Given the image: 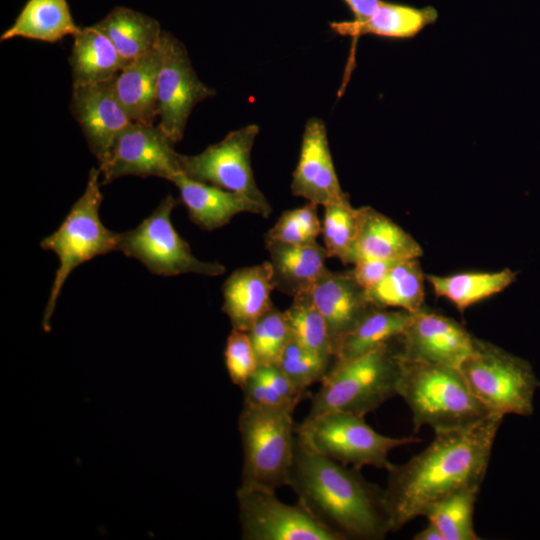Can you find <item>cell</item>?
Here are the masks:
<instances>
[{
  "label": "cell",
  "mask_w": 540,
  "mask_h": 540,
  "mask_svg": "<svg viewBox=\"0 0 540 540\" xmlns=\"http://www.w3.org/2000/svg\"><path fill=\"white\" fill-rule=\"evenodd\" d=\"M517 272H462L449 276L426 275L435 294L449 300L460 312L502 292L516 280Z\"/></svg>",
  "instance_id": "obj_28"
},
{
  "label": "cell",
  "mask_w": 540,
  "mask_h": 540,
  "mask_svg": "<svg viewBox=\"0 0 540 540\" xmlns=\"http://www.w3.org/2000/svg\"><path fill=\"white\" fill-rule=\"evenodd\" d=\"M287 486L342 540H381L391 532L384 488L367 481L359 469L317 453L297 435Z\"/></svg>",
  "instance_id": "obj_2"
},
{
  "label": "cell",
  "mask_w": 540,
  "mask_h": 540,
  "mask_svg": "<svg viewBox=\"0 0 540 540\" xmlns=\"http://www.w3.org/2000/svg\"><path fill=\"white\" fill-rule=\"evenodd\" d=\"M437 10L432 6L417 8L405 4L381 1L376 11L365 21L331 22L330 28L341 36L355 40L363 35L390 39H408L435 23Z\"/></svg>",
  "instance_id": "obj_22"
},
{
  "label": "cell",
  "mask_w": 540,
  "mask_h": 540,
  "mask_svg": "<svg viewBox=\"0 0 540 540\" xmlns=\"http://www.w3.org/2000/svg\"><path fill=\"white\" fill-rule=\"evenodd\" d=\"M354 15L353 21L367 20L378 8L382 0H343Z\"/></svg>",
  "instance_id": "obj_39"
},
{
  "label": "cell",
  "mask_w": 540,
  "mask_h": 540,
  "mask_svg": "<svg viewBox=\"0 0 540 540\" xmlns=\"http://www.w3.org/2000/svg\"><path fill=\"white\" fill-rule=\"evenodd\" d=\"M413 316V312L403 309L373 308L344 338L334 357L335 361L356 358L400 337Z\"/></svg>",
  "instance_id": "obj_27"
},
{
  "label": "cell",
  "mask_w": 540,
  "mask_h": 540,
  "mask_svg": "<svg viewBox=\"0 0 540 540\" xmlns=\"http://www.w3.org/2000/svg\"><path fill=\"white\" fill-rule=\"evenodd\" d=\"M241 390L243 391V404L245 405L293 412L295 410L255 373L241 387Z\"/></svg>",
  "instance_id": "obj_37"
},
{
  "label": "cell",
  "mask_w": 540,
  "mask_h": 540,
  "mask_svg": "<svg viewBox=\"0 0 540 540\" xmlns=\"http://www.w3.org/2000/svg\"><path fill=\"white\" fill-rule=\"evenodd\" d=\"M459 371L473 395L492 414L532 415L540 381L527 360L478 339L475 351Z\"/></svg>",
  "instance_id": "obj_7"
},
{
  "label": "cell",
  "mask_w": 540,
  "mask_h": 540,
  "mask_svg": "<svg viewBox=\"0 0 540 540\" xmlns=\"http://www.w3.org/2000/svg\"><path fill=\"white\" fill-rule=\"evenodd\" d=\"M172 182L188 210L190 220L203 230L213 231L228 224L237 214L248 212L268 217L258 204L215 185L200 182L180 173Z\"/></svg>",
  "instance_id": "obj_19"
},
{
  "label": "cell",
  "mask_w": 540,
  "mask_h": 540,
  "mask_svg": "<svg viewBox=\"0 0 540 540\" xmlns=\"http://www.w3.org/2000/svg\"><path fill=\"white\" fill-rule=\"evenodd\" d=\"M177 204L178 201L168 194L137 227L119 233L118 251L137 259L151 273L159 276L185 273L211 277L222 275L226 270L222 264L197 259L189 244L174 228L171 214Z\"/></svg>",
  "instance_id": "obj_9"
},
{
  "label": "cell",
  "mask_w": 540,
  "mask_h": 540,
  "mask_svg": "<svg viewBox=\"0 0 540 540\" xmlns=\"http://www.w3.org/2000/svg\"><path fill=\"white\" fill-rule=\"evenodd\" d=\"M291 191L317 206L349 199L343 192L330 153L325 123L310 118L302 136L297 166L292 175Z\"/></svg>",
  "instance_id": "obj_16"
},
{
  "label": "cell",
  "mask_w": 540,
  "mask_h": 540,
  "mask_svg": "<svg viewBox=\"0 0 540 540\" xmlns=\"http://www.w3.org/2000/svg\"><path fill=\"white\" fill-rule=\"evenodd\" d=\"M397 394L410 408L417 433L429 426L435 433L473 426L492 414L470 391L457 368L399 357Z\"/></svg>",
  "instance_id": "obj_3"
},
{
  "label": "cell",
  "mask_w": 540,
  "mask_h": 540,
  "mask_svg": "<svg viewBox=\"0 0 540 540\" xmlns=\"http://www.w3.org/2000/svg\"><path fill=\"white\" fill-rule=\"evenodd\" d=\"M96 25L128 64L154 49L163 32L154 18L123 6L113 8Z\"/></svg>",
  "instance_id": "obj_26"
},
{
  "label": "cell",
  "mask_w": 540,
  "mask_h": 540,
  "mask_svg": "<svg viewBox=\"0 0 540 540\" xmlns=\"http://www.w3.org/2000/svg\"><path fill=\"white\" fill-rule=\"evenodd\" d=\"M423 250L404 229L370 206L358 208L355 262L360 259H418ZM354 262V263H355Z\"/></svg>",
  "instance_id": "obj_21"
},
{
  "label": "cell",
  "mask_w": 540,
  "mask_h": 540,
  "mask_svg": "<svg viewBox=\"0 0 540 540\" xmlns=\"http://www.w3.org/2000/svg\"><path fill=\"white\" fill-rule=\"evenodd\" d=\"M115 77L72 86L70 111L99 163L105 160L120 133L132 123L116 96Z\"/></svg>",
  "instance_id": "obj_15"
},
{
  "label": "cell",
  "mask_w": 540,
  "mask_h": 540,
  "mask_svg": "<svg viewBox=\"0 0 540 540\" xmlns=\"http://www.w3.org/2000/svg\"><path fill=\"white\" fill-rule=\"evenodd\" d=\"M224 362L230 380L241 388L258 366L254 349L246 331L231 330L224 349Z\"/></svg>",
  "instance_id": "obj_36"
},
{
  "label": "cell",
  "mask_w": 540,
  "mask_h": 540,
  "mask_svg": "<svg viewBox=\"0 0 540 540\" xmlns=\"http://www.w3.org/2000/svg\"><path fill=\"white\" fill-rule=\"evenodd\" d=\"M160 48L131 62L114 79V90L132 122L152 125L158 118L157 75Z\"/></svg>",
  "instance_id": "obj_23"
},
{
  "label": "cell",
  "mask_w": 540,
  "mask_h": 540,
  "mask_svg": "<svg viewBox=\"0 0 540 540\" xmlns=\"http://www.w3.org/2000/svg\"><path fill=\"white\" fill-rule=\"evenodd\" d=\"M295 426L293 411L243 404L238 418L243 449L241 487L276 491L288 485Z\"/></svg>",
  "instance_id": "obj_6"
},
{
  "label": "cell",
  "mask_w": 540,
  "mask_h": 540,
  "mask_svg": "<svg viewBox=\"0 0 540 540\" xmlns=\"http://www.w3.org/2000/svg\"><path fill=\"white\" fill-rule=\"evenodd\" d=\"M400 261H386L378 259H360L351 270L357 283L368 290L376 285L389 270Z\"/></svg>",
  "instance_id": "obj_38"
},
{
  "label": "cell",
  "mask_w": 540,
  "mask_h": 540,
  "mask_svg": "<svg viewBox=\"0 0 540 540\" xmlns=\"http://www.w3.org/2000/svg\"><path fill=\"white\" fill-rule=\"evenodd\" d=\"M317 207L308 202L303 207L283 212L265 238L297 245L317 242L316 238L322 233Z\"/></svg>",
  "instance_id": "obj_35"
},
{
  "label": "cell",
  "mask_w": 540,
  "mask_h": 540,
  "mask_svg": "<svg viewBox=\"0 0 540 540\" xmlns=\"http://www.w3.org/2000/svg\"><path fill=\"white\" fill-rule=\"evenodd\" d=\"M479 491L480 488L457 491L431 505L423 516L439 528L444 540H478L473 514Z\"/></svg>",
  "instance_id": "obj_30"
},
{
  "label": "cell",
  "mask_w": 540,
  "mask_h": 540,
  "mask_svg": "<svg viewBox=\"0 0 540 540\" xmlns=\"http://www.w3.org/2000/svg\"><path fill=\"white\" fill-rule=\"evenodd\" d=\"M503 418L491 415L467 428L437 432L423 451L404 464L391 465L384 488L391 532L423 516L441 499L481 487Z\"/></svg>",
  "instance_id": "obj_1"
},
{
  "label": "cell",
  "mask_w": 540,
  "mask_h": 540,
  "mask_svg": "<svg viewBox=\"0 0 540 540\" xmlns=\"http://www.w3.org/2000/svg\"><path fill=\"white\" fill-rule=\"evenodd\" d=\"M270 261L236 269L222 285V311L232 329L248 331L272 306L274 290Z\"/></svg>",
  "instance_id": "obj_18"
},
{
  "label": "cell",
  "mask_w": 540,
  "mask_h": 540,
  "mask_svg": "<svg viewBox=\"0 0 540 540\" xmlns=\"http://www.w3.org/2000/svg\"><path fill=\"white\" fill-rule=\"evenodd\" d=\"M160 65L157 75L158 125L174 143L183 138L194 106L215 91L197 76L184 44L164 31L159 40Z\"/></svg>",
  "instance_id": "obj_12"
},
{
  "label": "cell",
  "mask_w": 540,
  "mask_h": 540,
  "mask_svg": "<svg viewBox=\"0 0 540 540\" xmlns=\"http://www.w3.org/2000/svg\"><path fill=\"white\" fill-rule=\"evenodd\" d=\"M396 339L356 358L335 361L312 396L306 417L328 412L364 417L398 395L400 366Z\"/></svg>",
  "instance_id": "obj_4"
},
{
  "label": "cell",
  "mask_w": 540,
  "mask_h": 540,
  "mask_svg": "<svg viewBox=\"0 0 540 540\" xmlns=\"http://www.w3.org/2000/svg\"><path fill=\"white\" fill-rule=\"evenodd\" d=\"M296 435L317 453L345 466H372L388 470L389 453L400 446L420 442L415 436L389 437L371 428L364 417L328 412L305 419L295 426Z\"/></svg>",
  "instance_id": "obj_8"
},
{
  "label": "cell",
  "mask_w": 540,
  "mask_h": 540,
  "mask_svg": "<svg viewBox=\"0 0 540 540\" xmlns=\"http://www.w3.org/2000/svg\"><path fill=\"white\" fill-rule=\"evenodd\" d=\"M247 333L258 365L276 364L290 338L284 311H280L274 304L256 320Z\"/></svg>",
  "instance_id": "obj_33"
},
{
  "label": "cell",
  "mask_w": 540,
  "mask_h": 540,
  "mask_svg": "<svg viewBox=\"0 0 540 540\" xmlns=\"http://www.w3.org/2000/svg\"><path fill=\"white\" fill-rule=\"evenodd\" d=\"M329 361L299 344L290 335L277 365L302 392L316 382H321L329 370Z\"/></svg>",
  "instance_id": "obj_34"
},
{
  "label": "cell",
  "mask_w": 540,
  "mask_h": 540,
  "mask_svg": "<svg viewBox=\"0 0 540 540\" xmlns=\"http://www.w3.org/2000/svg\"><path fill=\"white\" fill-rule=\"evenodd\" d=\"M259 127L250 124L229 132L224 139L197 155H181L182 173L187 177L237 193L258 204L270 216L272 208L259 190L250 155Z\"/></svg>",
  "instance_id": "obj_10"
},
{
  "label": "cell",
  "mask_w": 540,
  "mask_h": 540,
  "mask_svg": "<svg viewBox=\"0 0 540 540\" xmlns=\"http://www.w3.org/2000/svg\"><path fill=\"white\" fill-rule=\"evenodd\" d=\"M425 278L418 259L403 260L396 263L376 285L366 290V297L378 308L415 313L423 308Z\"/></svg>",
  "instance_id": "obj_29"
},
{
  "label": "cell",
  "mask_w": 540,
  "mask_h": 540,
  "mask_svg": "<svg viewBox=\"0 0 540 540\" xmlns=\"http://www.w3.org/2000/svg\"><path fill=\"white\" fill-rule=\"evenodd\" d=\"M414 540H444V537L439 530V528L432 523L431 521H428V524L417 532L414 537Z\"/></svg>",
  "instance_id": "obj_40"
},
{
  "label": "cell",
  "mask_w": 540,
  "mask_h": 540,
  "mask_svg": "<svg viewBox=\"0 0 540 540\" xmlns=\"http://www.w3.org/2000/svg\"><path fill=\"white\" fill-rule=\"evenodd\" d=\"M79 29L67 0H27L0 41L26 38L56 43L68 35L74 36Z\"/></svg>",
  "instance_id": "obj_25"
},
{
  "label": "cell",
  "mask_w": 540,
  "mask_h": 540,
  "mask_svg": "<svg viewBox=\"0 0 540 540\" xmlns=\"http://www.w3.org/2000/svg\"><path fill=\"white\" fill-rule=\"evenodd\" d=\"M158 124L130 123L117 137L105 160L99 163L101 185L123 176L172 180L182 173L181 154Z\"/></svg>",
  "instance_id": "obj_13"
},
{
  "label": "cell",
  "mask_w": 540,
  "mask_h": 540,
  "mask_svg": "<svg viewBox=\"0 0 540 540\" xmlns=\"http://www.w3.org/2000/svg\"><path fill=\"white\" fill-rule=\"evenodd\" d=\"M311 298L322 314L335 357L344 338L373 309L366 290L355 280L352 271H331L319 276L310 290Z\"/></svg>",
  "instance_id": "obj_17"
},
{
  "label": "cell",
  "mask_w": 540,
  "mask_h": 540,
  "mask_svg": "<svg viewBox=\"0 0 540 540\" xmlns=\"http://www.w3.org/2000/svg\"><path fill=\"white\" fill-rule=\"evenodd\" d=\"M284 314L293 339L322 357L334 358L326 322L314 304L310 291L293 297Z\"/></svg>",
  "instance_id": "obj_31"
},
{
  "label": "cell",
  "mask_w": 540,
  "mask_h": 540,
  "mask_svg": "<svg viewBox=\"0 0 540 540\" xmlns=\"http://www.w3.org/2000/svg\"><path fill=\"white\" fill-rule=\"evenodd\" d=\"M100 175L99 169H90L83 194L56 231L40 242V247L54 252L59 262L43 314L42 327L46 332L50 331L57 299L72 271L96 256L118 251L119 233L106 228L99 215L103 200Z\"/></svg>",
  "instance_id": "obj_5"
},
{
  "label": "cell",
  "mask_w": 540,
  "mask_h": 540,
  "mask_svg": "<svg viewBox=\"0 0 540 540\" xmlns=\"http://www.w3.org/2000/svg\"><path fill=\"white\" fill-rule=\"evenodd\" d=\"M357 230L358 208L352 207L349 199L324 206L321 234L328 257L354 264Z\"/></svg>",
  "instance_id": "obj_32"
},
{
  "label": "cell",
  "mask_w": 540,
  "mask_h": 540,
  "mask_svg": "<svg viewBox=\"0 0 540 540\" xmlns=\"http://www.w3.org/2000/svg\"><path fill=\"white\" fill-rule=\"evenodd\" d=\"M478 338L452 318L422 308L398 337V356L405 360L459 369L476 349Z\"/></svg>",
  "instance_id": "obj_14"
},
{
  "label": "cell",
  "mask_w": 540,
  "mask_h": 540,
  "mask_svg": "<svg viewBox=\"0 0 540 540\" xmlns=\"http://www.w3.org/2000/svg\"><path fill=\"white\" fill-rule=\"evenodd\" d=\"M68 63L73 85L108 80L129 65L96 23L80 28L73 36Z\"/></svg>",
  "instance_id": "obj_24"
},
{
  "label": "cell",
  "mask_w": 540,
  "mask_h": 540,
  "mask_svg": "<svg viewBox=\"0 0 540 540\" xmlns=\"http://www.w3.org/2000/svg\"><path fill=\"white\" fill-rule=\"evenodd\" d=\"M274 290L293 297L311 290L325 271V247L317 242L297 245L265 238Z\"/></svg>",
  "instance_id": "obj_20"
},
{
  "label": "cell",
  "mask_w": 540,
  "mask_h": 540,
  "mask_svg": "<svg viewBox=\"0 0 540 540\" xmlns=\"http://www.w3.org/2000/svg\"><path fill=\"white\" fill-rule=\"evenodd\" d=\"M243 540H342L300 502H282L276 491L239 487L236 491Z\"/></svg>",
  "instance_id": "obj_11"
}]
</instances>
